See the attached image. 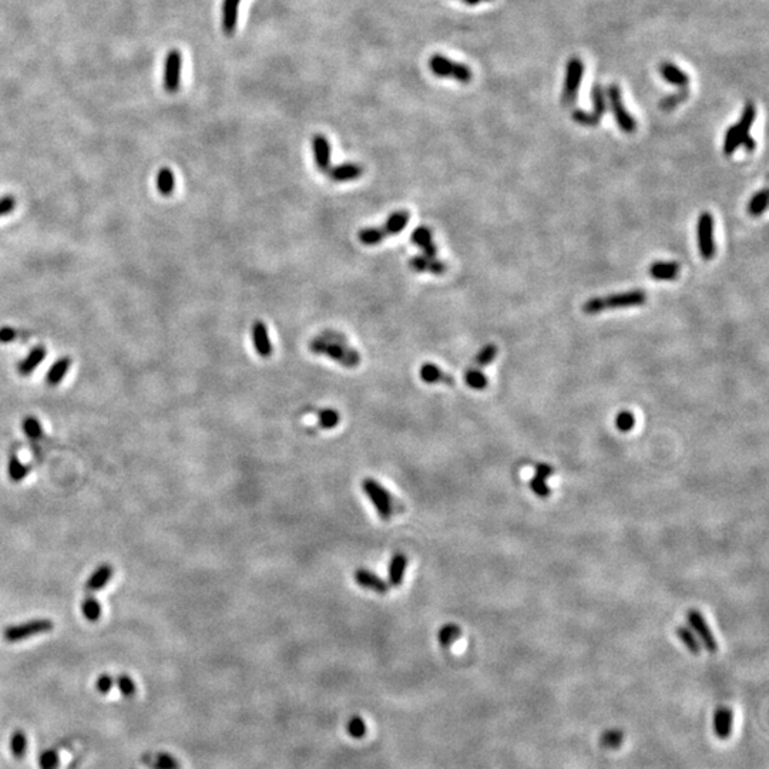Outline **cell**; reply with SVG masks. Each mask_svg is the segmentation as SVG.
<instances>
[{
    "label": "cell",
    "instance_id": "obj_3",
    "mask_svg": "<svg viewBox=\"0 0 769 769\" xmlns=\"http://www.w3.org/2000/svg\"><path fill=\"white\" fill-rule=\"evenodd\" d=\"M755 114H757L755 105L753 103H746L745 107H744V110H742L740 121L727 130L724 149H722L725 155L734 154L738 150V147L742 144V141L749 136V130L754 124Z\"/></svg>",
    "mask_w": 769,
    "mask_h": 769
},
{
    "label": "cell",
    "instance_id": "obj_11",
    "mask_svg": "<svg viewBox=\"0 0 769 769\" xmlns=\"http://www.w3.org/2000/svg\"><path fill=\"white\" fill-rule=\"evenodd\" d=\"M181 68H183V56L180 50H170L164 60V75H163V86L168 93H175L181 84Z\"/></svg>",
    "mask_w": 769,
    "mask_h": 769
},
{
    "label": "cell",
    "instance_id": "obj_5",
    "mask_svg": "<svg viewBox=\"0 0 769 769\" xmlns=\"http://www.w3.org/2000/svg\"><path fill=\"white\" fill-rule=\"evenodd\" d=\"M362 490L382 520H389L395 513V503H393V497L386 488L373 477H366L362 481Z\"/></svg>",
    "mask_w": 769,
    "mask_h": 769
},
{
    "label": "cell",
    "instance_id": "obj_17",
    "mask_svg": "<svg viewBox=\"0 0 769 769\" xmlns=\"http://www.w3.org/2000/svg\"><path fill=\"white\" fill-rule=\"evenodd\" d=\"M241 0H223L221 27L227 36H232L237 30Z\"/></svg>",
    "mask_w": 769,
    "mask_h": 769
},
{
    "label": "cell",
    "instance_id": "obj_14",
    "mask_svg": "<svg viewBox=\"0 0 769 769\" xmlns=\"http://www.w3.org/2000/svg\"><path fill=\"white\" fill-rule=\"evenodd\" d=\"M312 151L318 170L327 173L331 168V144L324 134L312 137Z\"/></svg>",
    "mask_w": 769,
    "mask_h": 769
},
{
    "label": "cell",
    "instance_id": "obj_21",
    "mask_svg": "<svg viewBox=\"0 0 769 769\" xmlns=\"http://www.w3.org/2000/svg\"><path fill=\"white\" fill-rule=\"evenodd\" d=\"M553 473H554V470H553L551 466H549V464H546V463L538 464V466H535V475H534L533 479L530 480L529 486L531 488V490H533L535 494H538V496H540V497H547V496L550 494V489H549V486H547L546 480H547V477L551 476Z\"/></svg>",
    "mask_w": 769,
    "mask_h": 769
},
{
    "label": "cell",
    "instance_id": "obj_43",
    "mask_svg": "<svg viewBox=\"0 0 769 769\" xmlns=\"http://www.w3.org/2000/svg\"><path fill=\"white\" fill-rule=\"evenodd\" d=\"M622 742V734L620 731H609L605 732L601 738V745L604 748H617Z\"/></svg>",
    "mask_w": 769,
    "mask_h": 769
},
{
    "label": "cell",
    "instance_id": "obj_40",
    "mask_svg": "<svg viewBox=\"0 0 769 769\" xmlns=\"http://www.w3.org/2000/svg\"><path fill=\"white\" fill-rule=\"evenodd\" d=\"M496 356H497V346L493 345V344H488L479 351V353L475 357L473 364L477 368H485L494 361Z\"/></svg>",
    "mask_w": 769,
    "mask_h": 769
},
{
    "label": "cell",
    "instance_id": "obj_33",
    "mask_svg": "<svg viewBox=\"0 0 769 769\" xmlns=\"http://www.w3.org/2000/svg\"><path fill=\"white\" fill-rule=\"evenodd\" d=\"M462 630L457 624H444L438 633V640L443 647H451L460 638Z\"/></svg>",
    "mask_w": 769,
    "mask_h": 769
},
{
    "label": "cell",
    "instance_id": "obj_32",
    "mask_svg": "<svg viewBox=\"0 0 769 769\" xmlns=\"http://www.w3.org/2000/svg\"><path fill=\"white\" fill-rule=\"evenodd\" d=\"M30 466L29 464H25L19 460L16 455H12L9 457V463H8V473L12 481L14 483H19L22 480H25V477L30 473Z\"/></svg>",
    "mask_w": 769,
    "mask_h": 769
},
{
    "label": "cell",
    "instance_id": "obj_18",
    "mask_svg": "<svg viewBox=\"0 0 769 769\" xmlns=\"http://www.w3.org/2000/svg\"><path fill=\"white\" fill-rule=\"evenodd\" d=\"M329 180L333 183H345V181H352L356 180V178L362 177L364 174V168L360 164H355V163H345V164H339L333 168H329L327 171Z\"/></svg>",
    "mask_w": 769,
    "mask_h": 769
},
{
    "label": "cell",
    "instance_id": "obj_4",
    "mask_svg": "<svg viewBox=\"0 0 769 769\" xmlns=\"http://www.w3.org/2000/svg\"><path fill=\"white\" fill-rule=\"evenodd\" d=\"M429 68L438 77L455 79L463 84L470 83L473 79V71L468 64L453 62L443 55H438V53L429 59Z\"/></svg>",
    "mask_w": 769,
    "mask_h": 769
},
{
    "label": "cell",
    "instance_id": "obj_6",
    "mask_svg": "<svg viewBox=\"0 0 769 769\" xmlns=\"http://www.w3.org/2000/svg\"><path fill=\"white\" fill-rule=\"evenodd\" d=\"M584 63L579 58H571L566 67V79L562 92V104L566 109H571L577 103L579 90L583 81Z\"/></svg>",
    "mask_w": 769,
    "mask_h": 769
},
{
    "label": "cell",
    "instance_id": "obj_36",
    "mask_svg": "<svg viewBox=\"0 0 769 769\" xmlns=\"http://www.w3.org/2000/svg\"><path fill=\"white\" fill-rule=\"evenodd\" d=\"M464 382L475 390H483L489 383L486 375L477 368H472L466 370V373H464Z\"/></svg>",
    "mask_w": 769,
    "mask_h": 769
},
{
    "label": "cell",
    "instance_id": "obj_26",
    "mask_svg": "<svg viewBox=\"0 0 769 769\" xmlns=\"http://www.w3.org/2000/svg\"><path fill=\"white\" fill-rule=\"evenodd\" d=\"M732 720H734V714H732V711L728 708L722 707L715 712L714 728H715V734H717L720 740H727L731 735Z\"/></svg>",
    "mask_w": 769,
    "mask_h": 769
},
{
    "label": "cell",
    "instance_id": "obj_9",
    "mask_svg": "<svg viewBox=\"0 0 769 769\" xmlns=\"http://www.w3.org/2000/svg\"><path fill=\"white\" fill-rule=\"evenodd\" d=\"M592 97H593L592 112H585V110L573 112V120L585 127L597 126L607 112V97H605V90L601 84H596L593 87Z\"/></svg>",
    "mask_w": 769,
    "mask_h": 769
},
{
    "label": "cell",
    "instance_id": "obj_12",
    "mask_svg": "<svg viewBox=\"0 0 769 769\" xmlns=\"http://www.w3.org/2000/svg\"><path fill=\"white\" fill-rule=\"evenodd\" d=\"M687 621L690 624V627L695 631V634L698 635V638L701 640L703 646L705 647V650L708 653H717L718 651V642L715 640L709 625L707 624L704 616L696 612V610H690L687 613Z\"/></svg>",
    "mask_w": 769,
    "mask_h": 769
},
{
    "label": "cell",
    "instance_id": "obj_48",
    "mask_svg": "<svg viewBox=\"0 0 769 769\" xmlns=\"http://www.w3.org/2000/svg\"><path fill=\"white\" fill-rule=\"evenodd\" d=\"M112 687H113V678H112L110 675L103 674V675L99 677L97 683H96V688H97L101 694L109 692V691L112 690Z\"/></svg>",
    "mask_w": 769,
    "mask_h": 769
},
{
    "label": "cell",
    "instance_id": "obj_47",
    "mask_svg": "<svg viewBox=\"0 0 769 769\" xmlns=\"http://www.w3.org/2000/svg\"><path fill=\"white\" fill-rule=\"evenodd\" d=\"M16 207V199L13 195H5L0 199V217L8 216Z\"/></svg>",
    "mask_w": 769,
    "mask_h": 769
},
{
    "label": "cell",
    "instance_id": "obj_22",
    "mask_svg": "<svg viewBox=\"0 0 769 769\" xmlns=\"http://www.w3.org/2000/svg\"><path fill=\"white\" fill-rule=\"evenodd\" d=\"M406 567H407L406 554H403V553L393 554L392 559H390V563H389V570H388L389 584L392 587H399L403 583Z\"/></svg>",
    "mask_w": 769,
    "mask_h": 769
},
{
    "label": "cell",
    "instance_id": "obj_15",
    "mask_svg": "<svg viewBox=\"0 0 769 769\" xmlns=\"http://www.w3.org/2000/svg\"><path fill=\"white\" fill-rule=\"evenodd\" d=\"M355 581L357 585H361L365 590H370V592H375L378 594H386L388 590H389V584L388 581L382 580L378 575L372 573L370 570L368 568H357L355 571Z\"/></svg>",
    "mask_w": 769,
    "mask_h": 769
},
{
    "label": "cell",
    "instance_id": "obj_37",
    "mask_svg": "<svg viewBox=\"0 0 769 769\" xmlns=\"http://www.w3.org/2000/svg\"><path fill=\"white\" fill-rule=\"evenodd\" d=\"M22 429H23L25 435L33 442H38V440L43 439V427H42L40 422L36 419L34 416L25 418L23 423H22Z\"/></svg>",
    "mask_w": 769,
    "mask_h": 769
},
{
    "label": "cell",
    "instance_id": "obj_16",
    "mask_svg": "<svg viewBox=\"0 0 769 769\" xmlns=\"http://www.w3.org/2000/svg\"><path fill=\"white\" fill-rule=\"evenodd\" d=\"M251 336H253V344H254V348H255L257 353L261 357H270L273 355L274 348H273L270 333H268V328L262 320L254 322Z\"/></svg>",
    "mask_w": 769,
    "mask_h": 769
},
{
    "label": "cell",
    "instance_id": "obj_25",
    "mask_svg": "<svg viewBox=\"0 0 769 769\" xmlns=\"http://www.w3.org/2000/svg\"><path fill=\"white\" fill-rule=\"evenodd\" d=\"M681 271V266L677 262H654L650 266V277L657 281H672L677 279Z\"/></svg>",
    "mask_w": 769,
    "mask_h": 769
},
{
    "label": "cell",
    "instance_id": "obj_2",
    "mask_svg": "<svg viewBox=\"0 0 769 769\" xmlns=\"http://www.w3.org/2000/svg\"><path fill=\"white\" fill-rule=\"evenodd\" d=\"M310 351L315 355H324L329 360L341 364L345 368H356L361 364V355L355 349L349 348L342 342H331L322 336L312 339L310 342Z\"/></svg>",
    "mask_w": 769,
    "mask_h": 769
},
{
    "label": "cell",
    "instance_id": "obj_44",
    "mask_svg": "<svg viewBox=\"0 0 769 769\" xmlns=\"http://www.w3.org/2000/svg\"><path fill=\"white\" fill-rule=\"evenodd\" d=\"M27 336H30V333H22L9 327L0 328V344H9L14 341L16 338H27Z\"/></svg>",
    "mask_w": 769,
    "mask_h": 769
},
{
    "label": "cell",
    "instance_id": "obj_31",
    "mask_svg": "<svg viewBox=\"0 0 769 769\" xmlns=\"http://www.w3.org/2000/svg\"><path fill=\"white\" fill-rule=\"evenodd\" d=\"M385 238H386V232L383 231L382 227H366L357 232V240H360L361 244L368 247L378 245Z\"/></svg>",
    "mask_w": 769,
    "mask_h": 769
},
{
    "label": "cell",
    "instance_id": "obj_19",
    "mask_svg": "<svg viewBox=\"0 0 769 769\" xmlns=\"http://www.w3.org/2000/svg\"><path fill=\"white\" fill-rule=\"evenodd\" d=\"M114 575V568L112 564H101L99 566L92 576L86 581V590L88 593H96L99 590L104 588Z\"/></svg>",
    "mask_w": 769,
    "mask_h": 769
},
{
    "label": "cell",
    "instance_id": "obj_42",
    "mask_svg": "<svg viewBox=\"0 0 769 769\" xmlns=\"http://www.w3.org/2000/svg\"><path fill=\"white\" fill-rule=\"evenodd\" d=\"M635 426V418L631 412H627V410H624V412H620L616 418V427L618 429L620 432L627 433L630 432L631 429Z\"/></svg>",
    "mask_w": 769,
    "mask_h": 769
},
{
    "label": "cell",
    "instance_id": "obj_1",
    "mask_svg": "<svg viewBox=\"0 0 769 769\" xmlns=\"http://www.w3.org/2000/svg\"><path fill=\"white\" fill-rule=\"evenodd\" d=\"M647 302V294L641 290H633L627 292L613 294L605 298H592L583 305V312L587 315H596L607 310H621L638 307Z\"/></svg>",
    "mask_w": 769,
    "mask_h": 769
},
{
    "label": "cell",
    "instance_id": "obj_51",
    "mask_svg": "<svg viewBox=\"0 0 769 769\" xmlns=\"http://www.w3.org/2000/svg\"><path fill=\"white\" fill-rule=\"evenodd\" d=\"M741 146L744 147V150H745L746 153H753V151L755 150V147H757V141H755L753 137H751V136H748V137L742 141V144H741Z\"/></svg>",
    "mask_w": 769,
    "mask_h": 769
},
{
    "label": "cell",
    "instance_id": "obj_10",
    "mask_svg": "<svg viewBox=\"0 0 769 769\" xmlns=\"http://www.w3.org/2000/svg\"><path fill=\"white\" fill-rule=\"evenodd\" d=\"M696 241H698L701 257L705 261L712 260L715 257V251H717V247H715L714 240V217L708 211H704L698 217V223H696Z\"/></svg>",
    "mask_w": 769,
    "mask_h": 769
},
{
    "label": "cell",
    "instance_id": "obj_7",
    "mask_svg": "<svg viewBox=\"0 0 769 769\" xmlns=\"http://www.w3.org/2000/svg\"><path fill=\"white\" fill-rule=\"evenodd\" d=\"M55 629V622L49 618H36L22 624L9 625L3 630V640L8 642H21L30 637L50 633Z\"/></svg>",
    "mask_w": 769,
    "mask_h": 769
},
{
    "label": "cell",
    "instance_id": "obj_8",
    "mask_svg": "<svg viewBox=\"0 0 769 769\" xmlns=\"http://www.w3.org/2000/svg\"><path fill=\"white\" fill-rule=\"evenodd\" d=\"M605 97H607V103H610L612 112L614 114V118L618 124L620 130L627 134H633L637 130V121L629 113V110L625 109L621 88L617 84H610L605 90Z\"/></svg>",
    "mask_w": 769,
    "mask_h": 769
},
{
    "label": "cell",
    "instance_id": "obj_23",
    "mask_svg": "<svg viewBox=\"0 0 769 769\" xmlns=\"http://www.w3.org/2000/svg\"><path fill=\"white\" fill-rule=\"evenodd\" d=\"M420 379L425 383H444V385H455V379L452 375L443 372L440 368H438L435 364H423L420 370Z\"/></svg>",
    "mask_w": 769,
    "mask_h": 769
},
{
    "label": "cell",
    "instance_id": "obj_41",
    "mask_svg": "<svg viewBox=\"0 0 769 769\" xmlns=\"http://www.w3.org/2000/svg\"><path fill=\"white\" fill-rule=\"evenodd\" d=\"M339 420H341V416L336 412L335 409H320L318 412V423L322 429H333L339 425Z\"/></svg>",
    "mask_w": 769,
    "mask_h": 769
},
{
    "label": "cell",
    "instance_id": "obj_52",
    "mask_svg": "<svg viewBox=\"0 0 769 769\" xmlns=\"http://www.w3.org/2000/svg\"><path fill=\"white\" fill-rule=\"evenodd\" d=\"M464 5H469V6H476L480 3H488V2H493V0H462Z\"/></svg>",
    "mask_w": 769,
    "mask_h": 769
},
{
    "label": "cell",
    "instance_id": "obj_30",
    "mask_svg": "<svg viewBox=\"0 0 769 769\" xmlns=\"http://www.w3.org/2000/svg\"><path fill=\"white\" fill-rule=\"evenodd\" d=\"M675 634L678 637V640L681 641L684 646L687 647V650L694 654V655H700L701 654V644L698 641V638L695 637V634L685 627V625H679L675 630Z\"/></svg>",
    "mask_w": 769,
    "mask_h": 769
},
{
    "label": "cell",
    "instance_id": "obj_20",
    "mask_svg": "<svg viewBox=\"0 0 769 769\" xmlns=\"http://www.w3.org/2000/svg\"><path fill=\"white\" fill-rule=\"evenodd\" d=\"M412 242L422 249V253L427 257H436L438 255V247L433 242L432 231L427 227H418L410 237Z\"/></svg>",
    "mask_w": 769,
    "mask_h": 769
},
{
    "label": "cell",
    "instance_id": "obj_50",
    "mask_svg": "<svg viewBox=\"0 0 769 769\" xmlns=\"http://www.w3.org/2000/svg\"><path fill=\"white\" fill-rule=\"evenodd\" d=\"M56 765H58V759H56V755H55V754L49 753V754H45V755H43V758H42V766H43V769H55Z\"/></svg>",
    "mask_w": 769,
    "mask_h": 769
},
{
    "label": "cell",
    "instance_id": "obj_38",
    "mask_svg": "<svg viewBox=\"0 0 769 769\" xmlns=\"http://www.w3.org/2000/svg\"><path fill=\"white\" fill-rule=\"evenodd\" d=\"M766 207H768V191L761 190L753 197V199H751L748 205V212L753 217H759L765 212Z\"/></svg>",
    "mask_w": 769,
    "mask_h": 769
},
{
    "label": "cell",
    "instance_id": "obj_46",
    "mask_svg": "<svg viewBox=\"0 0 769 769\" xmlns=\"http://www.w3.org/2000/svg\"><path fill=\"white\" fill-rule=\"evenodd\" d=\"M348 729H349V734H351L352 737H356V738H357V737H362V735L365 734V729H366V728H365V724H364V721H362L361 718L353 717V718L351 720V722L348 724Z\"/></svg>",
    "mask_w": 769,
    "mask_h": 769
},
{
    "label": "cell",
    "instance_id": "obj_49",
    "mask_svg": "<svg viewBox=\"0 0 769 769\" xmlns=\"http://www.w3.org/2000/svg\"><path fill=\"white\" fill-rule=\"evenodd\" d=\"M12 745H13V753H14V755H16V757H22V755H23L25 745H26L25 738H23L21 734H19V735H16V737L13 738V744H12Z\"/></svg>",
    "mask_w": 769,
    "mask_h": 769
},
{
    "label": "cell",
    "instance_id": "obj_45",
    "mask_svg": "<svg viewBox=\"0 0 769 769\" xmlns=\"http://www.w3.org/2000/svg\"><path fill=\"white\" fill-rule=\"evenodd\" d=\"M117 683H118V688L123 692V695L133 696L136 694V684L129 675H120L117 678Z\"/></svg>",
    "mask_w": 769,
    "mask_h": 769
},
{
    "label": "cell",
    "instance_id": "obj_28",
    "mask_svg": "<svg viewBox=\"0 0 769 769\" xmlns=\"http://www.w3.org/2000/svg\"><path fill=\"white\" fill-rule=\"evenodd\" d=\"M409 218H410V214L407 211L405 210L395 211L386 218L382 228L386 232V236H396L401 231L405 229V227L409 223Z\"/></svg>",
    "mask_w": 769,
    "mask_h": 769
},
{
    "label": "cell",
    "instance_id": "obj_24",
    "mask_svg": "<svg viewBox=\"0 0 769 769\" xmlns=\"http://www.w3.org/2000/svg\"><path fill=\"white\" fill-rule=\"evenodd\" d=\"M659 73H661V76H663V79H664L666 81H668L670 84H674V86H677V87H679V88H684V87H687V86L690 84V77H688V75L685 73V71H683L681 68H679L678 66H675L674 63L666 62V63L661 64V66H659Z\"/></svg>",
    "mask_w": 769,
    "mask_h": 769
},
{
    "label": "cell",
    "instance_id": "obj_34",
    "mask_svg": "<svg viewBox=\"0 0 769 769\" xmlns=\"http://www.w3.org/2000/svg\"><path fill=\"white\" fill-rule=\"evenodd\" d=\"M81 613L87 621L90 622L99 621L101 617V605L99 600L94 598L93 596H87L81 601Z\"/></svg>",
    "mask_w": 769,
    "mask_h": 769
},
{
    "label": "cell",
    "instance_id": "obj_35",
    "mask_svg": "<svg viewBox=\"0 0 769 769\" xmlns=\"http://www.w3.org/2000/svg\"><path fill=\"white\" fill-rule=\"evenodd\" d=\"M175 187V180H174V174L168 167L161 168L158 175H157V188L161 192V195L168 197L173 194Z\"/></svg>",
    "mask_w": 769,
    "mask_h": 769
},
{
    "label": "cell",
    "instance_id": "obj_27",
    "mask_svg": "<svg viewBox=\"0 0 769 769\" xmlns=\"http://www.w3.org/2000/svg\"><path fill=\"white\" fill-rule=\"evenodd\" d=\"M46 348L43 345H38L34 346L29 355L25 357V360L17 365V372H19L22 377H27L30 375L36 368L40 365V362H43V360L46 357Z\"/></svg>",
    "mask_w": 769,
    "mask_h": 769
},
{
    "label": "cell",
    "instance_id": "obj_29",
    "mask_svg": "<svg viewBox=\"0 0 769 769\" xmlns=\"http://www.w3.org/2000/svg\"><path fill=\"white\" fill-rule=\"evenodd\" d=\"M70 365H71V361H70V357H68V356L60 357V360L56 361L55 365H53V366L49 369V372H47V375H46V383H47L49 386H56V385H59V383L64 379V377H66V373H67Z\"/></svg>",
    "mask_w": 769,
    "mask_h": 769
},
{
    "label": "cell",
    "instance_id": "obj_39",
    "mask_svg": "<svg viewBox=\"0 0 769 769\" xmlns=\"http://www.w3.org/2000/svg\"><path fill=\"white\" fill-rule=\"evenodd\" d=\"M688 96H690V90H688L687 87L681 88V90L674 93V94L667 96L666 99H663V100H661V103H659L661 110H664V112H671V110H674L675 107H678L683 101H685V100L688 99Z\"/></svg>",
    "mask_w": 769,
    "mask_h": 769
},
{
    "label": "cell",
    "instance_id": "obj_13",
    "mask_svg": "<svg viewBox=\"0 0 769 769\" xmlns=\"http://www.w3.org/2000/svg\"><path fill=\"white\" fill-rule=\"evenodd\" d=\"M409 268L415 273H429L433 275H443L448 271V266L436 257H427L425 254L415 255L409 260Z\"/></svg>",
    "mask_w": 769,
    "mask_h": 769
}]
</instances>
